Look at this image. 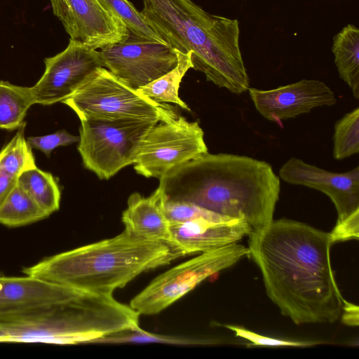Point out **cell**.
Segmentation results:
<instances>
[{
  "label": "cell",
  "instance_id": "1",
  "mask_svg": "<svg viewBox=\"0 0 359 359\" xmlns=\"http://www.w3.org/2000/svg\"><path fill=\"white\" fill-rule=\"evenodd\" d=\"M332 245L330 233L289 219H273L248 235V257L269 298L296 325L340 318L344 299L331 264Z\"/></svg>",
  "mask_w": 359,
  "mask_h": 359
},
{
  "label": "cell",
  "instance_id": "2",
  "mask_svg": "<svg viewBox=\"0 0 359 359\" xmlns=\"http://www.w3.org/2000/svg\"><path fill=\"white\" fill-rule=\"evenodd\" d=\"M166 201H184L245 220L252 230L268 225L280 192L270 164L246 156L203 154L159 178Z\"/></svg>",
  "mask_w": 359,
  "mask_h": 359
},
{
  "label": "cell",
  "instance_id": "3",
  "mask_svg": "<svg viewBox=\"0 0 359 359\" xmlns=\"http://www.w3.org/2000/svg\"><path fill=\"white\" fill-rule=\"evenodd\" d=\"M141 11L174 49L191 53L192 68L231 93L250 87L237 20L212 15L191 0H143Z\"/></svg>",
  "mask_w": 359,
  "mask_h": 359
},
{
  "label": "cell",
  "instance_id": "4",
  "mask_svg": "<svg viewBox=\"0 0 359 359\" xmlns=\"http://www.w3.org/2000/svg\"><path fill=\"white\" fill-rule=\"evenodd\" d=\"M183 257L169 244L120 234L46 257L25 275L99 294L112 295L142 273Z\"/></svg>",
  "mask_w": 359,
  "mask_h": 359
},
{
  "label": "cell",
  "instance_id": "5",
  "mask_svg": "<svg viewBox=\"0 0 359 359\" xmlns=\"http://www.w3.org/2000/svg\"><path fill=\"white\" fill-rule=\"evenodd\" d=\"M140 314L113 295L76 289L52 303L0 313V343L77 344L140 327Z\"/></svg>",
  "mask_w": 359,
  "mask_h": 359
},
{
  "label": "cell",
  "instance_id": "6",
  "mask_svg": "<svg viewBox=\"0 0 359 359\" xmlns=\"http://www.w3.org/2000/svg\"><path fill=\"white\" fill-rule=\"evenodd\" d=\"M78 151L84 166L101 180H109L133 164L157 118H81Z\"/></svg>",
  "mask_w": 359,
  "mask_h": 359
},
{
  "label": "cell",
  "instance_id": "7",
  "mask_svg": "<svg viewBox=\"0 0 359 359\" xmlns=\"http://www.w3.org/2000/svg\"><path fill=\"white\" fill-rule=\"evenodd\" d=\"M62 103L69 107L79 119L130 118L162 121L179 115L175 107L151 100L104 67Z\"/></svg>",
  "mask_w": 359,
  "mask_h": 359
},
{
  "label": "cell",
  "instance_id": "8",
  "mask_svg": "<svg viewBox=\"0 0 359 359\" xmlns=\"http://www.w3.org/2000/svg\"><path fill=\"white\" fill-rule=\"evenodd\" d=\"M248 254V247L238 243L199 253L156 277L129 306L140 315L157 314L207 278L232 266Z\"/></svg>",
  "mask_w": 359,
  "mask_h": 359
},
{
  "label": "cell",
  "instance_id": "9",
  "mask_svg": "<svg viewBox=\"0 0 359 359\" xmlns=\"http://www.w3.org/2000/svg\"><path fill=\"white\" fill-rule=\"evenodd\" d=\"M208 152L197 121L182 116L158 121L143 140L133 163L137 173L161 178L171 169Z\"/></svg>",
  "mask_w": 359,
  "mask_h": 359
},
{
  "label": "cell",
  "instance_id": "10",
  "mask_svg": "<svg viewBox=\"0 0 359 359\" xmlns=\"http://www.w3.org/2000/svg\"><path fill=\"white\" fill-rule=\"evenodd\" d=\"M99 52L103 67L135 90L177 64V51L170 46L130 32L123 41L103 46Z\"/></svg>",
  "mask_w": 359,
  "mask_h": 359
},
{
  "label": "cell",
  "instance_id": "11",
  "mask_svg": "<svg viewBox=\"0 0 359 359\" xmlns=\"http://www.w3.org/2000/svg\"><path fill=\"white\" fill-rule=\"evenodd\" d=\"M45 70L32 86L36 103L50 105L70 97L103 67L100 52L69 39L61 53L44 60Z\"/></svg>",
  "mask_w": 359,
  "mask_h": 359
},
{
  "label": "cell",
  "instance_id": "12",
  "mask_svg": "<svg viewBox=\"0 0 359 359\" xmlns=\"http://www.w3.org/2000/svg\"><path fill=\"white\" fill-rule=\"evenodd\" d=\"M70 39L94 49L123 41L130 31L98 0H50Z\"/></svg>",
  "mask_w": 359,
  "mask_h": 359
},
{
  "label": "cell",
  "instance_id": "13",
  "mask_svg": "<svg viewBox=\"0 0 359 359\" xmlns=\"http://www.w3.org/2000/svg\"><path fill=\"white\" fill-rule=\"evenodd\" d=\"M280 178L326 194L334 205L340 222L359 210V167L345 172H332L292 157L280 169Z\"/></svg>",
  "mask_w": 359,
  "mask_h": 359
},
{
  "label": "cell",
  "instance_id": "14",
  "mask_svg": "<svg viewBox=\"0 0 359 359\" xmlns=\"http://www.w3.org/2000/svg\"><path fill=\"white\" fill-rule=\"evenodd\" d=\"M248 90L258 112L265 118L279 123L337 102L334 92L319 80L302 79L271 90L249 88Z\"/></svg>",
  "mask_w": 359,
  "mask_h": 359
},
{
  "label": "cell",
  "instance_id": "15",
  "mask_svg": "<svg viewBox=\"0 0 359 359\" xmlns=\"http://www.w3.org/2000/svg\"><path fill=\"white\" fill-rule=\"evenodd\" d=\"M174 247L183 256L238 243L252 231L243 219L215 221L197 218L170 224Z\"/></svg>",
  "mask_w": 359,
  "mask_h": 359
},
{
  "label": "cell",
  "instance_id": "16",
  "mask_svg": "<svg viewBox=\"0 0 359 359\" xmlns=\"http://www.w3.org/2000/svg\"><path fill=\"white\" fill-rule=\"evenodd\" d=\"M165 197L159 186L148 197L142 196L138 193L131 194L121 217L124 230L137 237L174 247L170 224L165 212Z\"/></svg>",
  "mask_w": 359,
  "mask_h": 359
},
{
  "label": "cell",
  "instance_id": "17",
  "mask_svg": "<svg viewBox=\"0 0 359 359\" xmlns=\"http://www.w3.org/2000/svg\"><path fill=\"white\" fill-rule=\"evenodd\" d=\"M75 290L28 275H0V313L57 302L69 297Z\"/></svg>",
  "mask_w": 359,
  "mask_h": 359
},
{
  "label": "cell",
  "instance_id": "18",
  "mask_svg": "<svg viewBox=\"0 0 359 359\" xmlns=\"http://www.w3.org/2000/svg\"><path fill=\"white\" fill-rule=\"evenodd\" d=\"M332 52L339 76L359 98V30L348 24L333 39Z\"/></svg>",
  "mask_w": 359,
  "mask_h": 359
},
{
  "label": "cell",
  "instance_id": "19",
  "mask_svg": "<svg viewBox=\"0 0 359 359\" xmlns=\"http://www.w3.org/2000/svg\"><path fill=\"white\" fill-rule=\"evenodd\" d=\"M36 103L32 87L0 81V128L18 129L30 107Z\"/></svg>",
  "mask_w": 359,
  "mask_h": 359
},
{
  "label": "cell",
  "instance_id": "20",
  "mask_svg": "<svg viewBox=\"0 0 359 359\" xmlns=\"http://www.w3.org/2000/svg\"><path fill=\"white\" fill-rule=\"evenodd\" d=\"M176 51L177 65L162 76L137 90L156 102H171L190 111L188 105L180 98L178 91L184 74L192 68L191 53H183L177 50Z\"/></svg>",
  "mask_w": 359,
  "mask_h": 359
},
{
  "label": "cell",
  "instance_id": "21",
  "mask_svg": "<svg viewBox=\"0 0 359 359\" xmlns=\"http://www.w3.org/2000/svg\"><path fill=\"white\" fill-rule=\"evenodd\" d=\"M17 183L49 215L59 210L61 191L51 173L35 166L22 172Z\"/></svg>",
  "mask_w": 359,
  "mask_h": 359
},
{
  "label": "cell",
  "instance_id": "22",
  "mask_svg": "<svg viewBox=\"0 0 359 359\" xmlns=\"http://www.w3.org/2000/svg\"><path fill=\"white\" fill-rule=\"evenodd\" d=\"M49 215L17 183L0 208V224L17 227L41 220Z\"/></svg>",
  "mask_w": 359,
  "mask_h": 359
},
{
  "label": "cell",
  "instance_id": "23",
  "mask_svg": "<svg viewBox=\"0 0 359 359\" xmlns=\"http://www.w3.org/2000/svg\"><path fill=\"white\" fill-rule=\"evenodd\" d=\"M25 123L0 150V169L18 177L27 169L36 166L32 147L25 137Z\"/></svg>",
  "mask_w": 359,
  "mask_h": 359
},
{
  "label": "cell",
  "instance_id": "24",
  "mask_svg": "<svg viewBox=\"0 0 359 359\" xmlns=\"http://www.w3.org/2000/svg\"><path fill=\"white\" fill-rule=\"evenodd\" d=\"M100 4L119 18L132 33L155 41L168 44L149 23L142 12L128 0H98Z\"/></svg>",
  "mask_w": 359,
  "mask_h": 359
},
{
  "label": "cell",
  "instance_id": "25",
  "mask_svg": "<svg viewBox=\"0 0 359 359\" xmlns=\"http://www.w3.org/2000/svg\"><path fill=\"white\" fill-rule=\"evenodd\" d=\"M333 141V156L337 160L359 152V107L335 123Z\"/></svg>",
  "mask_w": 359,
  "mask_h": 359
},
{
  "label": "cell",
  "instance_id": "26",
  "mask_svg": "<svg viewBox=\"0 0 359 359\" xmlns=\"http://www.w3.org/2000/svg\"><path fill=\"white\" fill-rule=\"evenodd\" d=\"M94 343H163L176 345H196L206 344L207 341L184 337L154 334L140 327L107 334L97 339Z\"/></svg>",
  "mask_w": 359,
  "mask_h": 359
},
{
  "label": "cell",
  "instance_id": "27",
  "mask_svg": "<svg viewBox=\"0 0 359 359\" xmlns=\"http://www.w3.org/2000/svg\"><path fill=\"white\" fill-rule=\"evenodd\" d=\"M165 212L170 224L183 223L197 218L227 221L233 218L224 216L189 202L166 201Z\"/></svg>",
  "mask_w": 359,
  "mask_h": 359
},
{
  "label": "cell",
  "instance_id": "28",
  "mask_svg": "<svg viewBox=\"0 0 359 359\" xmlns=\"http://www.w3.org/2000/svg\"><path fill=\"white\" fill-rule=\"evenodd\" d=\"M224 327L233 332L236 337L248 340L253 346L310 347L320 344L319 341H292L272 338L257 334L243 327L234 325H224Z\"/></svg>",
  "mask_w": 359,
  "mask_h": 359
},
{
  "label": "cell",
  "instance_id": "29",
  "mask_svg": "<svg viewBox=\"0 0 359 359\" xmlns=\"http://www.w3.org/2000/svg\"><path fill=\"white\" fill-rule=\"evenodd\" d=\"M27 141L32 148L40 150L49 156L53 150L60 146H66L79 142V137L71 135L65 130L43 136H30Z\"/></svg>",
  "mask_w": 359,
  "mask_h": 359
},
{
  "label": "cell",
  "instance_id": "30",
  "mask_svg": "<svg viewBox=\"0 0 359 359\" xmlns=\"http://www.w3.org/2000/svg\"><path fill=\"white\" fill-rule=\"evenodd\" d=\"M332 243L346 241L359 238V210L345 219L337 222L334 229L330 232Z\"/></svg>",
  "mask_w": 359,
  "mask_h": 359
},
{
  "label": "cell",
  "instance_id": "31",
  "mask_svg": "<svg viewBox=\"0 0 359 359\" xmlns=\"http://www.w3.org/2000/svg\"><path fill=\"white\" fill-rule=\"evenodd\" d=\"M358 306L345 299L341 314V322L349 326L358 325Z\"/></svg>",
  "mask_w": 359,
  "mask_h": 359
},
{
  "label": "cell",
  "instance_id": "32",
  "mask_svg": "<svg viewBox=\"0 0 359 359\" xmlns=\"http://www.w3.org/2000/svg\"><path fill=\"white\" fill-rule=\"evenodd\" d=\"M16 184V177L0 169V208Z\"/></svg>",
  "mask_w": 359,
  "mask_h": 359
}]
</instances>
